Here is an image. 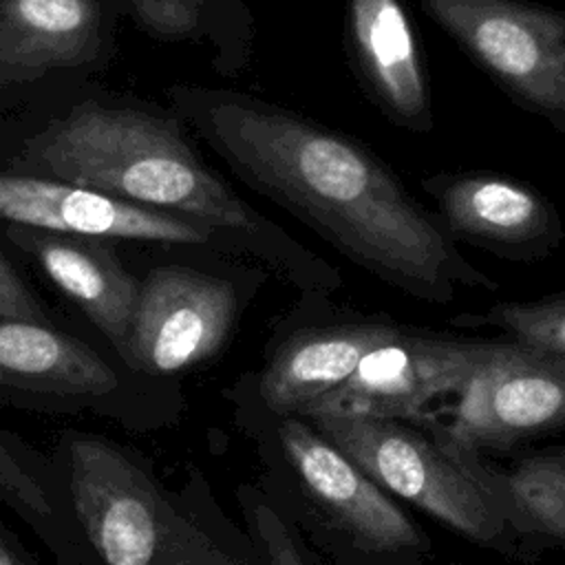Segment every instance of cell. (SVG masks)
Returning a JSON list of instances; mask_svg holds the SVG:
<instances>
[{
  "mask_svg": "<svg viewBox=\"0 0 565 565\" xmlns=\"http://www.w3.org/2000/svg\"><path fill=\"white\" fill-rule=\"evenodd\" d=\"M174 102L245 183L382 280L430 302L497 289L459 254L441 218L353 139L247 95L183 86Z\"/></svg>",
  "mask_w": 565,
  "mask_h": 565,
  "instance_id": "obj_1",
  "label": "cell"
},
{
  "mask_svg": "<svg viewBox=\"0 0 565 565\" xmlns=\"http://www.w3.org/2000/svg\"><path fill=\"white\" fill-rule=\"evenodd\" d=\"M26 174L68 181L188 218L236 247L269 258L300 285L335 282L300 245L267 223L185 143L170 121L97 104L75 106L24 141L13 159Z\"/></svg>",
  "mask_w": 565,
  "mask_h": 565,
  "instance_id": "obj_2",
  "label": "cell"
},
{
  "mask_svg": "<svg viewBox=\"0 0 565 565\" xmlns=\"http://www.w3.org/2000/svg\"><path fill=\"white\" fill-rule=\"evenodd\" d=\"M307 419L377 486L455 532L475 541H490L501 532L503 516L479 475L455 450L408 426L406 419L362 415Z\"/></svg>",
  "mask_w": 565,
  "mask_h": 565,
  "instance_id": "obj_3",
  "label": "cell"
},
{
  "mask_svg": "<svg viewBox=\"0 0 565 565\" xmlns=\"http://www.w3.org/2000/svg\"><path fill=\"white\" fill-rule=\"evenodd\" d=\"M494 84L565 132V11L525 0H417Z\"/></svg>",
  "mask_w": 565,
  "mask_h": 565,
  "instance_id": "obj_4",
  "label": "cell"
},
{
  "mask_svg": "<svg viewBox=\"0 0 565 565\" xmlns=\"http://www.w3.org/2000/svg\"><path fill=\"white\" fill-rule=\"evenodd\" d=\"M497 342L439 338L399 329L369 351L358 369L298 417L362 415L415 419L435 399L461 393Z\"/></svg>",
  "mask_w": 565,
  "mask_h": 565,
  "instance_id": "obj_5",
  "label": "cell"
},
{
  "mask_svg": "<svg viewBox=\"0 0 565 565\" xmlns=\"http://www.w3.org/2000/svg\"><path fill=\"white\" fill-rule=\"evenodd\" d=\"M565 428V355L497 342L452 408L450 437L463 448H508Z\"/></svg>",
  "mask_w": 565,
  "mask_h": 565,
  "instance_id": "obj_6",
  "label": "cell"
},
{
  "mask_svg": "<svg viewBox=\"0 0 565 565\" xmlns=\"http://www.w3.org/2000/svg\"><path fill=\"white\" fill-rule=\"evenodd\" d=\"M236 316L234 287L216 276L166 265L139 285L126 364L168 375L212 358Z\"/></svg>",
  "mask_w": 565,
  "mask_h": 565,
  "instance_id": "obj_7",
  "label": "cell"
},
{
  "mask_svg": "<svg viewBox=\"0 0 565 565\" xmlns=\"http://www.w3.org/2000/svg\"><path fill=\"white\" fill-rule=\"evenodd\" d=\"M77 519L106 565H154L163 516L150 479L119 448L93 435L68 441Z\"/></svg>",
  "mask_w": 565,
  "mask_h": 565,
  "instance_id": "obj_8",
  "label": "cell"
},
{
  "mask_svg": "<svg viewBox=\"0 0 565 565\" xmlns=\"http://www.w3.org/2000/svg\"><path fill=\"white\" fill-rule=\"evenodd\" d=\"M0 218L57 234L150 241L168 245H205L214 232L159 210L75 185L68 181L0 172Z\"/></svg>",
  "mask_w": 565,
  "mask_h": 565,
  "instance_id": "obj_9",
  "label": "cell"
},
{
  "mask_svg": "<svg viewBox=\"0 0 565 565\" xmlns=\"http://www.w3.org/2000/svg\"><path fill=\"white\" fill-rule=\"evenodd\" d=\"M448 234L501 258H545L563 238L556 207L534 188L497 174H437L424 181Z\"/></svg>",
  "mask_w": 565,
  "mask_h": 565,
  "instance_id": "obj_10",
  "label": "cell"
},
{
  "mask_svg": "<svg viewBox=\"0 0 565 565\" xmlns=\"http://www.w3.org/2000/svg\"><path fill=\"white\" fill-rule=\"evenodd\" d=\"M278 435L300 483L360 545L384 552L422 545V536L411 519L364 470L309 426L305 417H285Z\"/></svg>",
  "mask_w": 565,
  "mask_h": 565,
  "instance_id": "obj_11",
  "label": "cell"
},
{
  "mask_svg": "<svg viewBox=\"0 0 565 565\" xmlns=\"http://www.w3.org/2000/svg\"><path fill=\"white\" fill-rule=\"evenodd\" d=\"M7 236L42 267L51 282L88 316L126 360L141 282L121 265L117 254L102 238L24 225H9Z\"/></svg>",
  "mask_w": 565,
  "mask_h": 565,
  "instance_id": "obj_12",
  "label": "cell"
},
{
  "mask_svg": "<svg viewBox=\"0 0 565 565\" xmlns=\"http://www.w3.org/2000/svg\"><path fill=\"white\" fill-rule=\"evenodd\" d=\"M349 46L358 73L397 126L433 130L430 90L411 20L399 0H349Z\"/></svg>",
  "mask_w": 565,
  "mask_h": 565,
  "instance_id": "obj_13",
  "label": "cell"
},
{
  "mask_svg": "<svg viewBox=\"0 0 565 565\" xmlns=\"http://www.w3.org/2000/svg\"><path fill=\"white\" fill-rule=\"evenodd\" d=\"M402 327L364 320L316 327L294 333L260 375V395L278 415H302L307 406L338 388L380 344Z\"/></svg>",
  "mask_w": 565,
  "mask_h": 565,
  "instance_id": "obj_14",
  "label": "cell"
},
{
  "mask_svg": "<svg viewBox=\"0 0 565 565\" xmlns=\"http://www.w3.org/2000/svg\"><path fill=\"white\" fill-rule=\"evenodd\" d=\"M95 0H0V84H22L95 57Z\"/></svg>",
  "mask_w": 565,
  "mask_h": 565,
  "instance_id": "obj_15",
  "label": "cell"
},
{
  "mask_svg": "<svg viewBox=\"0 0 565 565\" xmlns=\"http://www.w3.org/2000/svg\"><path fill=\"white\" fill-rule=\"evenodd\" d=\"M0 386L97 397L117 386V375L88 344L55 327L0 318Z\"/></svg>",
  "mask_w": 565,
  "mask_h": 565,
  "instance_id": "obj_16",
  "label": "cell"
},
{
  "mask_svg": "<svg viewBox=\"0 0 565 565\" xmlns=\"http://www.w3.org/2000/svg\"><path fill=\"white\" fill-rule=\"evenodd\" d=\"M508 483L519 514L532 527L565 541V448L525 457Z\"/></svg>",
  "mask_w": 565,
  "mask_h": 565,
  "instance_id": "obj_17",
  "label": "cell"
},
{
  "mask_svg": "<svg viewBox=\"0 0 565 565\" xmlns=\"http://www.w3.org/2000/svg\"><path fill=\"white\" fill-rule=\"evenodd\" d=\"M452 322L499 327L519 344L565 355V289L530 302H497L481 316H459Z\"/></svg>",
  "mask_w": 565,
  "mask_h": 565,
  "instance_id": "obj_18",
  "label": "cell"
},
{
  "mask_svg": "<svg viewBox=\"0 0 565 565\" xmlns=\"http://www.w3.org/2000/svg\"><path fill=\"white\" fill-rule=\"evenodd\" d=\"M135 18L150 33L168 40L188 38L203 15V0H126Z\"/></svg>",
  "mask_w": 565,
  "mask_h": 565,
  "instance_id": "obj_19",
  "label": "cell"
},
{
  "mask_svg": "<svg viewBox=\"0 0 565 565\" xmlns=\"http://www.w3.org/2000/svg\"><path fill=\"white\" fill-rule=\"evenodd\" d=\"M0 318L20 320L42 327H53V320L35 298L33 289L24 282L20 271L0 252Z\"/></svg>",
  "mask_w": 565,
  "mask_h": 565,
  "instance_id": "obj_20",
  "label": "cell"
},
{
  "mask_svg": "<svg viewBox=\"0 0 565 565\" xmlns=\"http://www.w3.org/2000/svg\"><path fill=\"white\" fill-rule=\"evenodd\" d=\"M256 525L269 565H305L294 539L276 512H271L267 505H258Z\"/></svg>",
  "mask_w": 565,
  "mask_h": 565,
  "instance_id": "obj_21",
  "label": "cell"
},
{
  "mask_svg": "<svg viewBox=\"0 0 565 565\" xmlns=\"http://www.w3.org/2000/svg\"><path fill=\"white\" fill-rule=\"evenodd\" d=\"M0 490L11 492L15 503H20L38 514L49 512V505H46L42 492L18 470V466L11 461V457L4 455L2 448H0Z\"/></svg>",
  "mask_w": 565,
  "mask_h": 565,
  "instance_id": "obj_22",
  "label": "cell"
},
{
  "mask_svg": "<svg viewBox=\"0 0 565 565\" xmlns=\"http://www.w3.org/2000/svg\"><path fill=\"white\" fill-rule=\"evenodd\" d=\"M0 565H22L4 543H0Z\"/></svg>",
  "mask_w": 565,
  "mask_h": 565,
  "instance_id": "obj_23",
  "label": "cell"
},
{
  "mask_svg": "<svg viewBox=\"0 0 565 565\" xmlns=\"http://www.w3.org/2000/svg\"><path fill=\"white\" fill-rule=\"evenodd\" d=\"M154 565H157V563H154Z\"/></svg>",
  "mask_w": 565,
  "mask_h": 565,
  "instance_id": "obj_24",
  "label": "cell"
}]
</instances>
